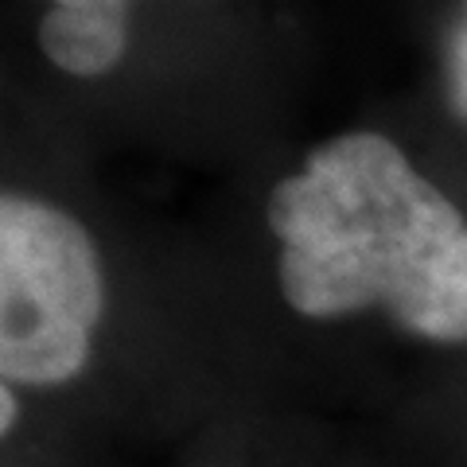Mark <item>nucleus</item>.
I'll return each mask as SVG.
<instances>
[{
    "instance_id": "f257e3e1",
    "label": "nucleus",
    "mask_w": 467,
    "mask_h": 467,
    "mask_svg": "<svg viewBox=\"0 0 467 467\" xmlns=\"http://www.w3.org/2000/svg\"><path fill=\"white\" fill-rule=\"evenodd\" d=\"M292 312L382 308L429 343H467V218L389 137L343 133L269 192Z\"/></svg>"
},
{
    "instance_id": "7ed1b4c3",
    "label": "nucleus",
    "mask_w": 467,
    "mask_h": 467,
    "mask_svg": "<svg viewBox=\"0 0 467 467\" xmlns=\"http://www.w3.org/2000/svg\"><path fill=\"white\" fill-rule=\"evenodd\" d=\"M129 39V12L58 8L51 5L39 20V47L55 67L78 78H98L121 63Z\"/></svg>"
},
{
    "instance_id": "f03ea898",
    "label": "nucleus",
    "mask_w": 467,
    "mask_h": 467,
    "mask_svg": "<svg viewBox=\"0 0 467 467\" xmlns=\"http://www.w3.org/2000/svg\"><path fill=\"white\" fill-rule=\"evenodd\" d=\"M106 312L94 238L55 202L0 199V374L5 386H63L90 358Z\"/></svg>"
},
{
    "instance_id": "20e7f679",
    "label": "nucleus",
    "mask_w": 467,
    "mask_h": 467,
    "mask_svg": "<svg viewBox=\"0 0 467 467\" xmlns=\"http://www.w3.org/2000/svg\"><path fill=\"white\" fill-rule=\"evenodd\" d=\"M451 98H456L460 113H467V27L456 39V63H451Z\"/></svg>"
},
{
    "instance_id": "39448f33",
    "label": "nucleus",
    "mask_w": 467,
    "mask_h": 467,
    "mask_svg": "<svg viewBox=\"0 0 467 467\" xmlns=\"http://www.w3.org/2000/svg\"><path fill=\"white\" fill-rule=\"evenodd\" d=\"M58 8H94V12H129V0H51Z\"/></svg>"
},
{
    "instance_id": "423d86ee",
    "label": "nucleus",
    "mask_w": 467,
    "mask_h": 467,
    "mask_svg": "<svg viewBox=\"0 0 467 467\" xmlns=\"http://www.w3.org/2000/svg\"><path fill=\"white\" fill-rule=\"evenodd\" d=\"M0 409H5V417H0V429L12 432V429H16V417H20V405H16V386H5V389H0Z\"/></svg>"
}]
</instances>
